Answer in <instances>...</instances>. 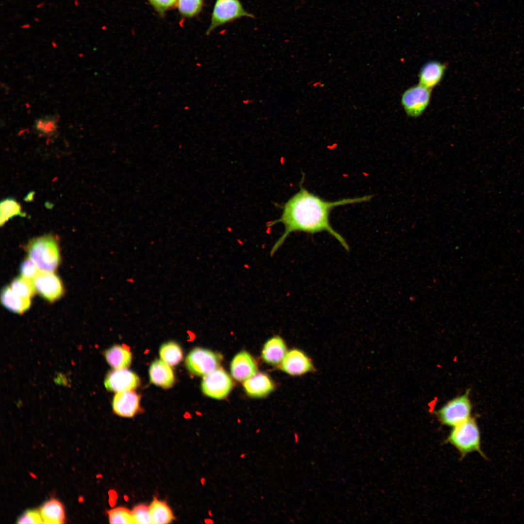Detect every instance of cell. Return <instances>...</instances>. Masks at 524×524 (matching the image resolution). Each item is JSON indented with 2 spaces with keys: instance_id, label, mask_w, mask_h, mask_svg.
I'll return each mask as SVG.
<instances>
[{
  "instance_id": "cell-11",
  "label": "cell",
  "mask_w": 524,
  "mask_h": 524,
  "mask_svg": "<svg viewBox=\"0 0 524 524\" xmlns=\"http://www.w3.org/2000/svg\"><path fill=\"white\" fill-rule=\"evenodd\" d=\"M139 384L138 376L126 368L114 369L107 374L104 380L106 389L116 393L132 391L137 388Z\"/></svg>"
},
{
  "instance_id": "cell-38",
  "label": "cell",
  "mask_w": 524,
  "mask_h": 524,
  "mask_svg": "<svg viewBox=\"0 0 524 524\" xmlns=\"http://www.w3.org/2000/svg\"><path fill=\"white\" fill-rule=\"evenodd\" d=\"M208 515H209V516L210 517H212V516H213V511H212V510L211 509H209V510H208Z\"/></svg>"
},
{
  "instance_id": "cell-23",
  "label": "cell",
  "mask_w": 524,
  "mask_h": 524,
  "mask_svg": "<svg viewBox=\"0 0 524 524\" xmlns=\"http://www.w3.org/2000/svg\"><path fill=\"white\" fill-rule=\"evenodd\" d=\"M19 215L26 216V213L21 211V206L18 202L12 198L3 199L0 205V224L3 226L12 217Z\"/></svg>"
},
{
  "instance_id": "cell-8",
  "label": "cell",
  "mask_w": 524,
  "mask_h": 524,
  "mask_svg": "<svg viewBox=\"0 0 524 524\" xmlns=\"http://www.w3.org/2000/svg\"><path fill=\"white\" fill-rule=\"evenodd\" d=\"M233 386L231 377L223 368L218 367L203 376L201 390L207 396L216 399L225 398Z\"/></svg>"
},
{
  "instance_id": "cell-13",
  "label": "cell",
  "mask_w": 524,
  "mask_h": 524,
  "mask_svg": "<svg viewBox=\"0 0 524 524\" xmlns=\"http://www.w3.org/2000/svg\"><path fill=\"white\" fill-rule=\"evenodd\" d=\"M140 398L133 391L117 393L112 402L114 412L123 417H132L138 411Z\"/></svg>"
},
{
  "instance_id": "cell-14",
  "label": "cell",
  "mask_w": 524,
  "mask_h": 524,
  "mask_svg": "<svg viewBox=\"0 0 524 524\" xmlns=\"http://www.w3.org/2000/svg\"><path fill=\"white\" fill-rule=\"evenodd\" d=\"M447 66L445 63L431 60L425 63L421 67L419 74V83L432 89L442 80Z\"/></svg>"
},
{
  "instance_id": "cell-25",
  "label": "cell",
  "mask_w": 524,
  "mask_h": 524,
  "mask_svg": "<svg viewBox=\"0 0 524 524\" xmlns=\"http://www.w3.org/2000/svg\"><path fill=\"white\" fill-rule=\"evenodd\" d=\"M10 286L16 294L27 298L31 299L36 292L33 281L22 277L13 279Z\"/></svg>"
},
{
  "instance_id": "cell-9",
  "label": "cell",
  "mask_w": 524,
  "mask_h": 524,
  "mask_svg": "<svg viewBox=\"0 0 524 524\" xmlns=\"http://www.w3.org/2000/svg\"><path fill=\"white\" fill-rule=\"evenodd\" d=\"M280 369L293 376L313 372L315 367L311 358L303 350L293 348L287 351L280 363Z\"/></svg>"
},
{
  "instance_id": "cell-32",
  "label": "cell",
  "mask_w": 524,
  "mask_h": 524,
  "mask_svg": "<svg viewBox=\"0 0 524 524\" xmlns=\"http://www.w3.org/2000/svg\"><path fill=\"white\" fill-rule=\"evenodd\" d=\"M312 86L314 87H323L324 86V84L320 81H315L313 82Z\"/></svg>"
},
{
  "instance_id": "cell-4",
  "label": "cell",
  "mask_w": 524,
  "mask_h": 524,
  "mask_svg": "<svg viewBox=\"0 0 524 524\" xmlns=\"http://www.w3.org/2000/svg\"><path fill=\"white\" fill-rule=\"evenodd\" d=\"M472 408L467 392L449 401L436 414L442 425L454 427L471 417Z\"/></svg>"
},
{
  "instance_id": "cell-35",
  "label": "cell",
  "mask_w": 524,
  "mask_h": 524,
  "mask_svg": "<svg viewBox=\"0 0 524 524\" xmlns=\"http://www.w3.org/2000/svg\"><path fill=\"white\" fill-rule=\"evenodd\" d=\"M45 3L44 2H41L37 4L36 5V8H40L43 7L45 5Z\"/></svg>"
},
{
  "instance_id": "cell-29",
  "label": "cell",
  "mask_w": 524,
  "mask_h": 524,
  "mask_svg": "<svg viewBox=\"0 0 524 524\" xmlns=\"http://www.w3.org/2000/svg\"><path fill=\"white\" fill-rule=\"evenodd\" d=\"M35 264L29 258L25 259L20 266L21 277L33 281L40 272Z\"/></svg>"
},
{
  "instance_id": "cell-19",
  "label": "cell",
  "mask_w": 524,
  "mask_h": 524,
  "mask_svg": "<svg viewBox=\"0 0 524 524\" xmlns=\"http://www.w3.org/2000/svg\"><path fill=\"white\" fill-rule=\"evenodd\" d=\"M43 524H64L66 521L64 507L59 500L52 498L43 504L39 510Z\"/></svg>"
},
{
  "instance_id": "cell-10",
  "label": "cell",
  "mask_w": 524,
  "mask_h": 524,
  "mask_svg": "<svg viewBox=\"0 0 524 524\" xmlns=\"http://www.w3.org/2000/svg\"><path fill=\"white\" fill-rule=\"evenodd\" d=\"M33 283L36 292L50 302L58 300L63 294L62 282L53 272H40L33 279Z\"/></svg>"
},
{
  "instance_id": "cell-34",
  "label": "cell",
  "mask_w": 524,
  "mask_h": 524,
  "mask_svg": "<svg viewBox=\"0 0 524 524\" xmlns=\"http://www.w3.org/2000/svg\"><path fill=\"white\" fill-rule=\"evenodd\" d=\"M31 27V24H29V23H26V24H23V25H21V26H20V28H22V29H28V28H30Z\"/></svg>"
},
{
  "instance_id": "cell-40",
  "label": "cell",
  "mask_w": 524,
  "mask_h": 524,
  "mask_svg": "<svg viewBox=\"0 0 524 524\" xmlns=\"http://www.w3.org/2000/svg\"><path fill=\"white\" fill-rule=\"evenodd\" d=\"M33 19H34V21H35V22H39L40 20V19L39 18L37 17H34Z\"/></svg>"
},
{
  "instance_id": "cell-41",
  "label": "cell",
  "mask_w": 524,
  "mask_h": 524,
  "mask_svg": "<svg viewBox=\"0 0 524 524\" xmlns=\"http://www.w3.org/2000/svg\"><path fill=\"white\" fill-rule=\"evenodd\" d=\"M260 430H261V429H260V428H259V429H257V430H256V433H259V432H260Z\"/></svg>"
},
{
  "instance_id": "cell-26",
  "label": "cell",
  "mask_w": 524,
  "mask_h": 524,
  "mask_svg": "<svg viewBox=\"0 0 524 524\" xmlns=\"http://www.w3.org/2000/svg\"><path fill=\"white\" fill-rule=\"evenodd\" d=\"M109 523L112 524H133L131 510L122 507L107 511Z\"/></svg>"
},
{
  "instance_id": "cell-30",
  "label": "cell",
  "mask_w": 524,
  "mask_h": 524,
  "mask_svg": "<svg viewBox=\"0 0 524 524\" xmlns=\"http://www.w3.org/2000/svg\"><path fill=\"white\" fill-rule=\"evenodd\" d=\"M17 524H43V521L39 510L28 509L25 511L17 519Z\"/></svg>"
},
{
  "instance_id": "cell-37",
  "label": "cell",
  "mask_w": 524,
  "mask_h": 524,
  "mask_svg": "<svg viewBox=\"0 0 524 524\" xmlns=\"http://www.w3.org/2000/svg\"><path fill=\"white\" fill-rule=\"evenodd\" d=\"M246 457V454L245 453H241L239 456V457L241 458H245Z\"/></svg>"
},
{
  "instance_id": "cell-39",
  "label": "cell",
  "mask_w": 524,
  "mask_h": 524,
  "mask_svg": "<svg viewBox=\"0 0 524 524\" xmlns=\"http://www.w3.org/2000/svg\"><path fill=\"white\" fill-rule=\"evenodd\" d=\"M205 478H204V477H202V478H201V480H200V481H201V483L202 484V485L203 486V485H204V483H205Z\"/></svg>"
},
{
  "instance_id": "cell-31",
  "label": "cell",
  "mask_w": 524,
  "mask_h": 524,
  "mask_svg": "<svg viewBox=\"0 0 524 524\" xmlns=\"http://www.w3.org/2000/svg\"><path fill=\"white\" fill-rule=\"evenodd\" d=\"M159 10H164L172 6L177 0H149Z\"/></svg>"
},
{
  "instance_id": "cell-5",
  "label": "cell",
  "mask_w": 524,
  "mask_h": 524,
  "mask_svg": "<svg viewBox=\"0 0 524 524\" xmlns=\"http://www.w3.org/2000/svg\"><path fill=\"white\" fill-rule=\"evenodd\" d=\"M221 354L202 347L192 349L187 356V369L196 376H205L219 367L222 360Z\"/></svg>"
},
{
  "instance_id": "cell-15",
  "label": "cell",
  "mask_w": 524,
  "mask_h": 524,
  "mask_svg": "<svg viewBox=\"0 0 524 524\" xmlns=\"http://www.w3.org/2000/svg\"><path fill=\"white\" fill-rule=\"evenodd\" d=\"M243 386L246 393L253 397H264L274 389V384L270 377L263 373L255 375L244 381Z\"/></svg>"
},
{
  "instance_id": "cell-42",
  "label": "cell",
  "mask_w": 524,
  "mask_h": 524,
  "mask_svg": "<svg viewBox=\"0 0 524 524\" xmlns=\"http://www.w3.org/2000/svg\"><path fill=\"white\" fill-rule=\"evenodd\" d=\"M264 496H261L260 497V498H261V499H264Z\"/></svg>"
},
{
  "instance_id": "cell-21",
  "label": "cell",
  "mask_w": 524,
  "mask_h": 524,
  "mask_svg": "<svg viewBox=\"0 0 524 524\" xmlns=\"http://www.w3.org/2000/svg\"><path fill=\"white\" fill-rule=\"evenodd\" d=\"M148 507L151 524H169L174 519L172 511L165 502L155 497Z\"/></svg>"
},
{
  "instance_id": "cell-7",
  "label": "cell",
  "mask_w": 524,
  "mask_h": 524,
  "mask_svg": "<svg viewBox=\"0 0 524 524\" xmlns=\"http://www.w3.org/2000/svg\"><path fill=\"white\" fill-rule=\"evenodd\" d=\"M431 89L419 83L406 89L401 97V104L407 115L411 117L421 115L428 106Z\"/></svg>"
},
{
  "instance_id": "cell-1",
  "label": "cell",
  "mask_w": 524,
  "mask_h": 524,
  "mask_svg": "<svg viewBox=\"0 0 524 524\" xmlns=\"http://www.w3.org/2000/svg\"><path fill=\"white\" fill-rule=\"evenodd\" d=\"M372 197L369 195L328 201L309 192L301 185L300 190L283 205L280 217L267 225L269 227L281 223L285 227L283 233L271 248V256L273 255L282 245L290 233L297 231L310 234L327 231L348 251L349 247L346 241L330 223V212L337 206L368 201Z\"/></svg>"
},
{
  "instance_id": "cell-22",
  "label": "cell",
  "mask_w": 524,
  "mask_h": 524,
  "mask_svg": "<svg viewBox=\"0 0 524 524\" xmlns=\"http://www.w3.org/2000/svg\"><path fill=\"white\" fill-rule=\"evenodd\" d=\"M159 355L161 360L171 366L179 364L183 358L180 346L174 342L163 344L159 349Z\"/></svg>"
},
{
  "instance_id": "cell-18",
  "label": "cell",
  "mask_w": 524,
  "mask_h": 524,
  "mask_svg": "<svg viewBox=\"0 0 524 524\" xmlns=\"http://www.w3.org/2000/svg\"><path fill=\"white\" fill-rule=\"evenodd\" d=\"M0 299L5 308L17 314L23 313L29 309L31 304V299L16 294L10 286L3 288L1 292Z\"/></svg>"
},
{
  "instance_id": "cell-16",
  "label": "cell",
  "mask_w": 524,
  "mask_h": 524,
  "mask_svg": "<svg viewBox=\"0 0 524 524\" xmlns=\"http://www.w3.org/2000/svg\"><path fill=\"white\" fill-rule=\"evenodd\" d=\"M149 376L153 384L163 388H170L175 381V376L171 366L162 360H156L151 363L149 368Z\"/></svg>"
},
{
  "instance_id": "cell-12",
  "label": "cell",
  "mask_w": 524,
  "mask_h": 524,
  "mask_svg": "<svg viewBox=\"0 0 524 524\" xmlns=\"http://www.w3.org/2000/svg\"><path fill=\"white\" fill-rule=\"evenodd\" d=\"M230 369L235 379L244 381L257 373L258 367L252 356L247 352L242 351L233 357Z\"/></svg>"
},
{
  "instance_id": "cell-20",
  "label": "cell",
  "mask_w": 524,
  "mask_h": 524,
  "mask_svg": "<svg viewBox=\"0 0 524 524\" xmlns=\"http://www.w3.org/2000/svg\"><path fill=\"white\" fill-rule=\"evenodd\" d=\"M104 357L108 364L115 369L128 368L132 360L130 351L120 345H115L106 350Z\"/></svg>"
},
{
  "instance_id": "cell-17",
  "label": "cell",
  "mask_w": 524,
  "mask_h": 524,
  "mask_svg": "<svg viewBox=\"0 0 524 524\" xmlns=\"http://www.w3.org/2000/svg\"><path fill=\"white\" fill-rule=\"evenodd\" d=\"M287 352L284 341L280 337L276 336L268 339L265 343L262 356L266 363L277 365L281 362Z\"/></svg>"
},
{
  "instance_id": "cell-28",
  "label": "cell",
  "mask_w": 524,
  "mask_h": 524,
  "mask_svg": "<svg viewBox=\"0 0 524 524\" xmlns=\"http://www.w3.org/2000/svg\"><path fill=\"white\" fill-rule=\"evenodd\" d=\"M133 524H151L149 507L143 504L136 506L131 510Z\"/></svg>"
},
{
  "instance_id": "cell-3",
  "label": "cell",
  "mask_w": 524,
  "mask_h": 524,
  "mask_svg": "<svg viewBox=\"0 0 524 524\" xmlns=\"http://www.w3.org/2000/svg\"><path fill=\"white\" fill-rule=\"evenodd\" d=\"M453 427L445 442L454 446L458 451L461 458L473 452H477L487 458L481 448L480 430L474 418L470 417Z\"/></svg>"
},
{
  "instance_id": "cell-2",
  "label": "cell",
  "mask_w": 524,
  "mask_h": 524,
  "mask_svg": "<svg viewBox=\"0 0 524 524\" xmlns=\"http://www.w3.org/2000/svg\"><path fill=\"white\" fill-rule=\"evenodd\" d=\"M29 258L40 272H54L60 262L57 239L49 234L31 240L26 247Z\"/></svg>"
},
{
  "instance_id": "cell-24",
  "label": "cell",
  "mask_w": 524,
  "mask_h": 524,
  "mask_svg": "<svg viewBox=\"0 0 524 524\" xmlns=\"http://www.w3.org/2000/svg\"><path fill=\"white\" fill-rule=\"evenodd\" d=\"M58 118L53 115L40 117L35 121L34 127L35 131L43 136L54 134L58 128Z\"/></svg>"
},
{
  "instance_id": "cell-36",
  "label": "cell",
  "mask_w": 524,
  "mask_h": 524,
  "mask_svg": "<svg viewBox=\"0 0 524 524\" xmlns=\"http://www.w3.org/2000/svg\"><path fill=\"white\" fill-rule=\"evenodd\" d=\"M74 4L76 6H79V5H80L79 0H74Z\"/></svg>"
},
{
  "instance_id": "cell-6",
  "label": "cell",
  "mask_w": 524,
  "mask_h": 524,
  "mask_svg": "<svg viewBox=\"0 0 524 524\" xmlns=\"http://www.w3.org/2000/svg\"><path fill=\"white\" fill-rule=\"evenodd\" d=\"M253 17L243 8L239 0H216L207 33H210L219 26L242 17Z\"/></svg>"
},
{
  "instance_id": "cell-27",
  "label": "cell",
  "mask_w": 524,
  "mask_h": 524,
  "mask_svg": "<svg viewBox=\"0 0 524 524\" xmlns=\"http://www.w3.org/2000/svg\"><path fill=\"white\" fill-rule=\"evenodd\" d=\"M202 6V0H178L179 11L187 16H192L198 14Z\"/></svg>"
},
{
  "instance_id": "cell-33",
  "label": "cell",
  "mask_w": 524,
  "mask_h": 524,
  "mask_svg": "<svg viewBox=\"0 0 524 524\" xmlns=\"http://www.w3.org/2000/svg\"><path fill=\"white\" fill-rule=\"evenodd\" d=\"M204 522L207 524H211L214 523V521L211 518H206L204 520Z\"/></svg>"
}]
</instances>
